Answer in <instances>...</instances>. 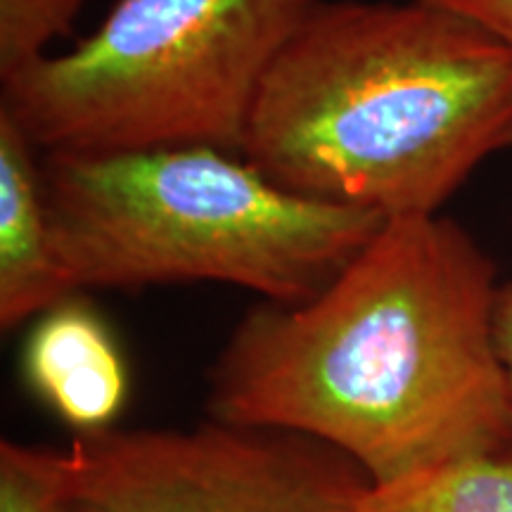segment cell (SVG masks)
Returning a JSON list of instances; mask_svg holds the SVG:
<instances>
[{
  "label": "cell",
  "instance_id": "obj_1",
  "mask_svg": "<svg viewBox=\"0 0 512 512\" xmlns=\"http://www.w3.org/2000/svg\"><path fill=\"white\" fill-rule=\"evenodd\" d=\"M498 287L456 221L387 219L316 297L240 320L211 375L214 420L318 439L375 484L512 451Z\"/></svg>",
  "mask_w": 512,
  "mask_h": 512
},
{
  "label": "cell",
  "instance_id": "obj_2",
  "mask_svg": "<svg viewBox=\"0 0 512 512\" xmlns=\"http://www.w3.org/2000/svg\"><path fill=\"white\" fill-rule=\"evenodd\" d=\"M512 147V50L427 0H318L268 69L240 155L280 188L437 214Z\"/></svg>",
  "mask_w": 512,
  "mask_h": 512
},
{
  "label": "cell",
  "instance_id": "obj_3",
  "mask_svg": "<svg viewBox=\"0 0 512 512\" xmlns=\"http://www.w3.org/2000/svg\"><path fill=\"white\" fill-rule=\"evenodd\" d=\"M57 261L72 292L219 283L302 304L373 240L384 216L297 195L240 152L166 147L46 155Z\"/></svg>",
  "mask_w": 512,
  "mask_h": 512
},
{
  "label": "cell",
  "instance_id": "obj_4",
  "mask_svg": "<svg viewBox=\"0 0 512 512\" xmlns=\"http://www.w3.org/2000/svg\"><path fill=\"white\" fill-rule=\"evenodd\" d=\"M318 0H114L62 55L3 81L46 155L240 152L268 69Z\"/></svg>",
  "mask_w": 512,
  "mask_h": 512
},
{
  "label": "cell",
  "instance_id": "obj_5",
  "mask_svg": "<svg viewBox=\"0 0 512 512\" xmlns=\"http://www.w3.org/2000/svg\"><path fill=\"white\" fill-rule=\"evenodd\" d=\"M64 512H349L370 484L354 460L283 430H102L50 451Z\"/></svg>",
  "mask_w": 512,
  "mask_h": 512
},
{
  "label": "cell",
  "instance_id": "obj_6",
  "mask_svg": "<svg viewBox=\"0 0 512 512\" xmlns=\"http://www.w3.org/2000/svg\"><path fill=\"white\" fill-rule=\"evenodd\" d=\"M29 387L79 434L110 430L128 396L110 328L76 294L38 316L24 349Z\"/></svg>",
  "mask_w": 512,
  "mask_h": 512
},
{
  "label": "cell",
  "instance_id": "obj_7",
  "mask_svg": "<svg viewBox=\"0 0 512 512\" xmlns=\"http://www.w3.org/2000/svg\"><path fill=\"white\" fill-rule=\"evenodd\" d=\"M38 147L0 107V325L17 328L67 297Z\"/></svg>",
  "mask_w": 512,
  "mask_h": 512
},
{
  "label": "cell",
  "instance_id": "obj_8",
  "mask_svg": "<svg viewBox=\"0 0 512 512\" xmlns=\"http://www.w3.org/2000/svg\"><path fill=\"white\" fill-rule=\"evenodd\" d=\"M349 512H512V451L425 467L370 482Z\"/></svg>",
  "mask_w": 512,
  "mask_h": 512
},
{
  "label": "cell",
  "instance_id": "obj_9",
  "mask_svg": "<svg viewBox=\"0 0 512 512\" xmlns=\"http://www.w3.org/2000/svg\"><path fill=\"white\" fill-rule=\"evenodd\" d=\"M88 0H0V81L50 55L74 34Z\"/></svg>",
  "mask_w": 512,
  "mask_h": 512
},
{
  "label": "cell",
  "instance_id": "obj_10",
  "mask_svg": "<svg viewBox=\"0 0 512 512\" xmlns=\"http://www.w3.org/2000/svg\"><path fill=\"white\" fill-rule=\"evenodd\" d=\"M0 512H64L50 448L3 441L0 446Z\"/></svg>",
  "mask_w": 512,
  "mask_h": 512
},
{
  "label": "cell",
  "instance_id": "obj_11",
  "mask_svg": "<svg viewBox=\"0 0 512 512\" xmlns=\"http://www.w3.org/2000/svg\"><path fill=\"white\" fill-rule=\"evenodd\" d=\"M427 3L470 19L512 50V0H427Z\"/></svg>",
  "mask_w": 512,
  "mask_h": 512
},
{
  "label": "cell",
  "instance_id": "obj_12",
  "mask_svg": "<svg viewBox=\"0 0 512 512\" xmlns=\"http://www.w3.org/2000/svg\"><path fill=\"white\" fill-rule=\"evenodd\" d=\"M494 332H496L498 356H501L505 377H508L510 406H512V283L498 287L496 311H494Z\"/></svg>",
  "mask_w": 512,
  "mask_h": 512
}]
</instances>
